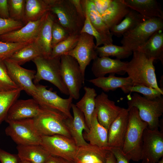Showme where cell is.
<instances>
[{
  "instance_id": "obj_47",
  "label": "cell",
  "mask_w": 163,
  "mask_h": 163,
  "mask_svg": "<svg viewBox=\"0 0 163 163\" xmlns=\"http://www.w3.org/2000/svg\"><path fill=\"white\" fill-rule=\"evenodd\" d=\"M74 5L76 10L79 14L85 19V12L81 0H70Z\"/></svg>"
},
{
  "instance_id": "obj_8",
  "label": "cell",
  "mask_w": 163,
  "mask_h": 163,
  "mask_svg": "<svg viewBox=\"0 0 163 163\" xmlns=\"http://www.w3.org/2000/svg\"><path fill=\"white\" fill-rule=\"evenodd\" d=\"M5 132L18 145H40L41 136L36 129L33 119H27L7 122Z\"/></svg>"
},
{
  "instance_id": "obj_13",
  "label": "cell",
  "mask_w": 163,
  "mask_h": 163,
  "mask_svg": "<svg viewBox=\"0 0 163 163\" xmlns=\"http://www.w3.org/2000/svg\"><path fill=\"white\" fill-rule=\"evenodd\" d=\"M3 61L12 81L18 88L34 98L37 91L33 82L36 72L22 67L8 59Z\"/></svg>"
},
{
  "instance_id": "obj_43",
  "label": "cell",
  "mask_w": 163,
  "mask_h": 163,
  "mask_svg": "<svg viewBox=\"0 0 163 163\" xmlns=\"http://www.w3.org/2000/svg\"><path fill=\"white\" fill-rule=\"evenodd\" d=\"M25 24L21 21L0 18V36L8 33L18 29Z\"/></svg>"
},
{
  "instance_id": "obj_21",
  "label": "cell",
  "mask_w": 163,
  "mask_h": 163,
  "mask_svg": "<svg viewBox=\"0 0 163 163\" xmlns=\"http://www.w3.org/2000/svg\"><path fill=\"white\" fill-rule=\"evenodd\" d=\"M127 62L109 57L97 56L93 60L91 71L96 78L104 77L107 74L125 73Z\"/></svg>"
},
{
  "instance_id": "obj_17",
  "label": "cell",
  "mask_w": 163,
  "mask_h": 163,
  "mask_svg": "<svg viewBox=\"0 0 163 163\" xmlns=\"http://www.w3.org/2000/svg\"><path fill=\"white\" fill-rule=\"evenodd\" d=\"M128 108L122 109L108 129V144L109 148L122 149L129 120Z\"/></svg>"
},
{
  "instance_id": "obj_10",
  "label": "cell",
  "mask_w": 163,
  "mask_h": 163,
  "mask_svg": "<svg viewBox=\"0 0 163 163\" xmlns=\"http://www.w3.org/2000/svg\"><path fill=\"white\" fill-rule=\"evenodd\" d=\"M40 145L50 155L72 161L78 147L72 138L59 134L42 136Z\"/></svg>"
},
{
  "instance_id": "obj_49",
  "label": "cell",
  "mask_w": 163,
  "mask_h": 163,
  "mask_svg": "<svg viewBox=\"0 0 163 163\" xmlns=\"http://www.w3.org/2000/svg\"><path fill=\"white\" fill-rule=\"evenodd\" d=\"M105 163H116L115 157L110 151L107 156Z\"/></svg>"
},
{
  "instance_id": "obj_52",
  "label": "cell",
  "mask_w": 163,
  "mask_h": 163,
  "mask_svg": "<svg viewBox=\"0 0 163 163\" xmlns=\"http://www.w3.org/2000/svg\"><path fill=\"white\" fill-rule=\"evenodd\" d=\"M157 163H163V157L162 159L159 161Z\"/></svg>"
},
{
  "instance_id": "obj_23",
  "label": "cell",
  "mask_w": 163,
  "mask_h": 163,
  "mask_svg": "<svg viewBox=\"0 0 163 163\" xmlns=\"http://www.w3.org/2000/svg\"><path fill=\"white\" fill-rule=\"evenodd\" d=\"M130 9L124 4L123 0H108L100 16L110 29L120 23Z\"/></svg>"
},
{
  "instance_id": "obj_44",
  "label": "cell",
  "mask_w": 163,
  "mask_h": 163,
  "mask_svg": "<svg viewBox=\"0 0 163 163\" xmlns=\"http://www.w3.org/2000/svg\"><path fill=\"white\" fill-rule=\"evenodd\" d=\"M0 161L1 163H20L18 155L11 154L0 148Z\"/></svg>"
},
{
  "instance_id": "obj_35",
  "label": "cell",
  "mask_w": 163,
  "mask_h": 163,
  "mask_svg": "<svg viewBox=\"0 0 163 163\" xmlns=\"http://www.w3.org/2000/svg\"><path fill=\"white\" fill-rule=\"evenodd\" d=\"M22 90L20 88L0 92V125L5 120L12 105L18 100Z\"/></svg>"
},
{
  "instance_id": "obj_34",
  "label": "cell",
  "mask_w": 163,
  "mask_h": 163,
  "mask_svg": "<svg viewBox=\"0 0 163 163\" xmlns=\"http://www.w3.org/2000/svg\"><path fill=\"white\" fill-rule=\"evenodd\" d=\"M96 50L99 57H115L120 59L129 57L133 52L123 46H118L113 44L96 47Z\"/></svg>"
},
{
  "instance_id": "obj_9",
  "label": "cell",
  "mask_w": 163,
  "mask_h": 163,
  "mask_svg": "<svg viewBox=\"0 0 163 163\" xmlns=\"http://www.w3.org/2000/svg\"><path fill=\"white\" fill-rule=\"evenodd\" d=\"M60 70L62 78L69 91V97L78 99L80 90L85 83V77L78 62L69 55H62L60 57Z\"/></svg>"
},
{
  "instance_id": "obj_27",
  "label": "cell",
  "mask_w": 163,
  "mask_h": 163,
  "mask_svg": "<svg viewBox=\"0 0 163 163\" xmlns=\"http://www.w3.org/2000/svg\"><path fill=\"white\" fill-rule=\"evenodd\" d=\"M18 155L21 161L44 163L50 154L40 145H18Z\"/></svg>"
},
{
  "instance_id": "obj_5",
  "label": "cell",
  "mask_w": 163,
  "mask_h": 163,
  "mask_svg": "<svg viewBox=\"0 0 163 163\" xmlns=\"http://www.w3.org/2000/svg\"><path fill=\"white\" fill-rule=\"evenodd\" d=\"M32 61L37 68L33 81L35 85L42 80H46L56 86L62 93L69 95L61 75L60 57L53 58L40 56Z\"/></svg>"
},
{
  "instance_id": "obj_12",
  "label": "cell",
  "mask_w": 163,
  "mask_h": 163,
  "mask_svg": "<svg viewBox=\"0 0 163 163\" xmlns=\"http://www.w3.org/2000/svg\"><path fill=\"white\" fill-rule=\"evenodd\" d=\"M37 92L33 98L42 107L48 108L58 111L69 118L73 119L70 110L73 98L69 97L64 99L58 95L56 91L47 88V86L40 84L36 85Z\"/></svg>"
},
{
  "instance_id": "obj_45",
  "label": "cell",
  "mask_w": 163,
  "mask_h": 163,
  "mask_svg": "<svg viewBox=\"0 0 163 163\" xmlns=\"http://www.w3.org/2000/svg\"><path fill=\"white\" fill-rule=\"evenodd\" d=\"M109 150L113 154L116 163H129V160L123 153L121 149L117 148H109Z\"/></svg>"
},
{
  "instance_id": "obj_39",
  "label": "cell",
  "mask_w": 163,
  "mask_h": 163,
  "mask_svg": "<svg viewBox=\"0 0 163 163\" xmlns=\"http://www.w3.org/2000/svg\"><path fill=\"white\" fill-rule=\"evenodd\" d=\"M8 4L10 18L23 22L25 0H8Z\"/></svg>"
},
{
  "instance_id": "obj_6",
  "label": "cell",
  "mask_w": 163,
  "mask_h": 163,
  "mask_svg": "<svg viewBox=\"0 0 163 163\" xmlns=\"http://www.w3.org/2000/svg\"><path fill=\"white\" fill-rule=\"evenodd\" d=\"M41 107V113L33 118L35 126L40 134L41 136L59 134L71 138L66 123L69 117L58 111Z\"/></svg>"
},
{
  "instance_id": "obj_29",
  "label": "cell",
  "mask_w": 163,
  "mask_h": 163,
  "mask_svg": "<svg viewBox=\"0 0 163 163\" xmlns=\"http://www.w3.org/2000/svg\"><path fill=\"white\" fill-rule=\"evenodd\" d=\"M84 90L85 91L84 96L75 105L83 113L86 124L89 128L95 110V99L97 94L94 88L85 86Z\"/></svg>"
},
{
  "instance_id": "obj_38",
  "label": "cell",
  "mask_w": 163,
  "mask_h": 163,
  "mask_svg": "<svg viewBox=\"0 0 163 163\" xmlns=\"http://www.w3.org/2000/svg\"><path fill=\"white\" fill-rule=\"evenodd\" d=\"M31 40L22 43H12L0 41V59H8L15 52L33 42Z\"/></svg>"
},
{
  "instance_id": "obj_31",
  "label": "cell",
  "mask_w": 163,
  "mask_h": 163,
  "mask_svg": "<svg viewBox=\"0 0 163 163\" xmlns=\"http://www.w3.org/2000/svg\"><path fill=\"white\" fill-rule=\"evenodd\" d=\"M145 20L138 12L130 9L123 19L112 26L110 30L113 35L120 37Z\"/></svg>"
},
{
  "instance_id": "obj_25",
  "label": "cell",
  "mask_w": 163,
  "mask_h": 163,
  "mask_svg": "<svg viewBox=\"0 0 163 163\" xmlns=\"http://www.w3.org/2000/svg\"><path fill=\"white\" fill-rule=\"evenodd\" d=\"M88 81L107 92L114 91L120 88L124 93L127 94L128 93V88L133 85L129 77H117L114 74H110L108 77L96 78L89 80Z\"/></svg>"
},
{
  "instance_id": "obj_26",
  "label": "cell",
  "mask_w": 163,
  "mask_h": 163,
  "mask_svg": "<svg viewBox=\"0 0 163 163\" xmlns=\"http://www.w3.org/2000/svg\"><path fill=\"white\" fill-rule=\"evenodd\" d=\"M85 139L89 144L100 148L108 149V129L98 121L95 110L93 114L89 131L85 132Z\"/></svg>"
},
{
  "instance_id": "obj_48",
  "label": "cell",
  "mask_w": 163,
  "mask_h": 163,
  "mask_svg": "<svg viewBox=\"0 0 163 163\" xmlns=\"http://www.w3.org/2000/svg\"><path fill=\"white\" fill-rule=\"evenodd\" d=\"M44 163H63V159L50 155Z\"/></svg>"
},
{
  "instance_id": "obj_50",
  "label": "cell",
  "mask_w": 163,
  "mask_h": 163,
  "mask_svg": "<svg viewBox=\"0 0 163 163\" xmlns=\"http://www.w3.org/2000/svg\"><path fill=\"white\" fill-rule=\"evenodd\" d=\"M160 88L163 91V75L161 76L160 81Z\"/></svg>"
},
{
  "instance_id": "obj_28",
  "label": "cell",
  "mask_w": 163,
  "mask_h": 163,
  "mask_svg": "<svg viewBox=\"0 0 163 163\" xmlns=\"http://www.w3.org/2000/svg\"><path fill=\"white\" fill-rule=\"evenodd\" d=\"M162 30L155 32L137 50L144 53L149 58L159 59L163 64V33Z\"/></svg>"
},
{
  "instance_id": "obj_7",
  "label": "cell",
  "mask_w": 163,
  "mask_h": 163,
  "mask_svg": "<svg viewBox=\"0 0 163 163\" xmlns=\"http://www.w3.org/2000/svg\"><path fill=\"white\" fill-rule=\"evenodd\" d=\"M163 29L162 19L155 18L145 20L123 34L120 43L122 46L133 52L144 44L155 32Z\"/></svg>"
},
{
  "instance_id": "obj_33",
  "label": "cell",
  "mask_w": 163,
  "mask_h": 163,
  "mask_svg": "<svg viewBox=\"0 0 163 163\" xmlns=\"http://www.w3.org/2000/svg\"><path fill=\"white\" fill-rule=\"evenodd\" d=\"M40 56L42 55L34 41L15 52L8 59L21 66Z\"/></svg>"
},
{
  "instance_id": "obj_3",
  "label": "cell",
  "mask_w": 163,
  "mask_h": 163,
  "mask_svg": "<svg viewBox=\"0 0 163 163\" xmlns=\"http://www.w3.org/2000/svg\"><path fill=\"white\" fill-rule=\"evenodd\" d=\"M127 98L128 108L136 107L139 117L147 124L148 128L158 129L159 118L163 113L162 95L151 100L135 93L131 96L128 95Z\"/></svg>"
},
{
  "instance_id": "obj_22",
  "label": "cell",
  "mask_w": 163,
  "mask_h": 163,
  "mask_svg": "<svg viewBox=\"0 0 163 163\" xmlns=\"http://www.w3.org/2000/svg\"><path fill=\"white\" fill-rule=\"evenodd\" d=\"M110 151L89 143L78 147L73 162L74 163H105Z\"/></svg>"
},
{
  "instance_id": "obj_53",
  "label": "cell",
  "mask_w": 163,
  "mask_h": 163,
  "mask_svg": "<svg viewBox=\"0 0 163 163\" xmlns=\"http://www.w3.org/2000/svg\"><path fill=\"white\" fill-rule=\"evenodd\" d=\"M20 163H31L28 162H27L25 161H21Z\"/></svg>"
},
{
  "instance_id": "obj_15",
  "label": "cell",
  "mask_w": 163,
  "mask_h": 163,
  "mask_svg": "<svg viewBox=\"0 0 163 163\" xmlns=\"http://www.w3.org/2000/svg\"><path fill=\"white\" fill-rule=\"evenodd\" d=\"M122 107L115 104L104 92L97 95L95 99V110L99 123L108 129L120 112Z\"/></svg>"
},
{
  "instance_id": "obj_11",
  "label": "cell",
  "mask_w": 163,
  "mask_h": 163,
  "mask_svg": "<svg viewBox=\"0 0 163 163\" xmlns=\"http://www.w3.org/2000/svg\"><path fill=\"white\" fill-rule=\"evenodd\" d=\"M163 156V132L147 128L143 135L142 163H157Z\"/></svg>"
},
{
  "instance_id": "obj_24",
  "label": "cell",
  "mask_w": 163,
  "mask_h": 163,
  "mask_svg": "<svg viewBox=\"0 0 163 163\" xmlns=\"http://www.w3.org/2000/svg\"><path fill=\"white\" fill-rule=\"evenodd\" d=\"M130 9L138 12L145 19L155 18L163 19V12L155 0H123Z\"/></svg>"
},
{
  "instance_id": "obj_51",
  "label": "cell",
  "mask_w": 163,
  "mask_h": 163,
  "mask_svg": "<svg viewBox=\"0 0 163 163\" xmlns=\"http://www.w3.org/2000/svg\"><path fill=\"white\" fill-rule=\"evenodd\" d=\"M63 163H74L73 161H68L63 159Z\"/></svg>"
},
{
  "instance_id": "obj_42",
  "label": "cell",
  "mask_w": 163,
  "mask_h": 163,
  "mask_svg": "<svg viewBox=\"0 0 163 163\" xmlns=\"http://www.w3.org/2000/svg\"><path fill=\"white\" fill-rule=\"evenodd\" d=\"M71 34L68 31L59 23L56 19L53 23L52 27V48L67 38Z\"/></svg>"
},
{
  "instance_id": "obj_32",
  "label": "cell",
  "mask_w": 163,
  "mask_h": 163,
  "mask_svg": "<svg viewBox=\"0 0 163 163\" xmlns=\"http://www.w3.org/2000/svg\"><path fill=\"white\" fill-rule=\"evenodd\" d=\"M81 2L85 12L93 26L100 33L112 37V34L97 11L92 0H82Z\"/></svg>"
},
{
  "instance_id": "obj_36",
  "label": "cell",
  "mask_w": 163,
  "mask_h": 163,
  "mask_svg": "<svg viewBox=\"0 0 163 163\" xmlns=\"http://www.w3.org/2000/svg\"><path fill=\"white\" fill-rule=\"evenodd\" d=\"M79 35H71L55 46L52 48L50 57L53 58L60 57L72 50L77 44Z\"/></svg>"
},
{
  "instance_id": "obj_30",
  "label": "cell",
  "mask_w": 163,
  "mask_h": 163,
  "mask_svg": "<svg viewBox=\"0 0 163 163\" xmlns=\"http://www.w3.org/2000/svg\"><path fill=\"white\" fill-rule=\"evenodd\" d=\"M50 11V6L47 0H25L23 23L37 21L47 12Z\"/></svg>"
},
{
  "instance_id": "obj_14",
  "label": "cell",
  "mask_w": 163,
  "mask_h": 163,
  "mask_svg": "<svg viewBox=\"0 0 163 163\" xmlns=\"http://www.w3.org/2000/svg\"><path fill=\"white\" fill-rule=\"evenodd\" d=\"M96 47L92 36L86 33H81L76 46L66 54L72 57L77 61L84 77L87 66L91 60L98 56Z\"/></svg>"
},
{
  "instance_id": "obj_20",
  "label": "cell",
  "mask_w": 163,
  "mask_h": 163,
  "mask_svg": "<svg viewBox=\"0 0 163 163\" xmlns=\"http://www.w3.org/2000/svg\"><path fill=\"white\" fill-rule=\"evenodd\" d=\"M56 18L50 11L45 14L37 36L34 42L42 56L50 57L52 50L51 30L52 25Z\"/></svg>"
},
{
  "instance_id": "obj_18",
  "label": "cell",
  "mask_w": 163,
  "mask_h": 163,
  "mask_svg": "<svg viewBox=\"0 0 163 163\" xmlns=\"http://www.w3.org/2000/svg\"><path fill=\"white\" fill-rule=\"evenodd\" d=\"M45 14L37 21L29 22L18 29L0 36V41L8 42L22 43L35 40Z\"/></svg>"
},
{
  "instance_id": "obj_1",
  "label": "cell",
  "mask_w": 163,
  "mask_h": 163,
  "mask_svg": "<svg viewBox=\"0 0 163 163\" xmlns=\"http://www.w3.org/2000/svg\"><path fill=\"white\" fill-rule=\"evenodd\" d=\"M133 53L131 60L127 62L125 72L133 85H143L163 91L158 84L153 65L155 60L148 58L139 51H134Z\"/></svg>"
},
{
  "instance_id": "obj_4",
  "label": "cell",
  "mask_w": 163,
  "mask_h": 163,
  "mask_svg": "<svg viewBox=\"0 0 163 163\" xmlns=\"http://www.w3.org/2000/svg\"><path fill=\"white\" fill-rule=\"evenodd\" d=\"M50 11L71 35L80 34L85 19L78 13L70 0H47Z\"/></svg>"
},
{
  "instance_id": "obj_2",
  "label": "cell",
  "mask_w": 163,
  "mask_h": 163,
  "mask_svg": "<svg viewBox=\"0 0 163 163\" xmlns=\"http://www.w3.org/2000/svg\"><path fill=\"white\" fill-rule=\"evenodd\" d=\"M129 117L128 126L122 149L124 155L129 160H141L142 137L147 124L139 117L135 107L128 108Z\"/></svg>"
},
{
  "instance_id": "obj_19",
  "label": "cell",
  "mask_w": 163,
  "mask_h": 163,
  "mask_svg": "<svg viewBox=\"0 0 163 163\" xmlns=\"http://www.w3.org/2000/svg\"><path fill=\"white\" fill-rule=\"evenodd\" d=\"M71 108L73 118L71 119L68 118L66 121L71 137L77 146L87 145L89 143L85 139L83 132L84 131L85 133H88L89 128L86 124L84 115L75 104L72 103Z\"/></svg>"
},
{
  "instance_id": "obj_40",
  "label": "cell",
  "mask_w": 163,
  "mask_h": 163,
  "mask_svg": "<svg viewBox=\"0 0 163 163\" xmlns=\"http://www.w3.org/2000/svg\"><path fill=\"white\" fill-rule=\"evenodd\" d=\"M18 88L10 77L4 61L0 59V92L9 91Z\"/></svg>"
},
{
  "instance_id": "obj_37",
  "label": "cell",
  "mask_w": 163,
  "mask_h": 163,
  "mask_svg": "<svg viewBox=\"0 0 163 163\" xmlns=\"http://www.w3.org/2000/svg\"><path fill=\"white\" fill-rule=\"evenodd\" d=\"M84 23L80 32L86 33L92 36L96 40V47L101 45L113 44L112 37L102 34L98 32L91 24L87 14L85 13Z\"/></svg>"
},
{
  "instance_id": "obj_16",
  "label": "cell",
  "mask_w": 163,
  "mask_h": 163,
  "mask_svg": "<svg viewBox=\"0 0 163 163\" xmlns=\"http://www.w3.org/2000/svg\"><path fill=\"white\" fill-rule=\"evenodd\" d=\"M42 108L34 98L17 100L10 108L5 121L33 119L41 112Z\"/></svg>"
},
{
  "instance_id": "obj_46",
  "label": "cell",
  "mask_w": 163,
  "mask_h": 163,
  "mask_svg": "<svg viewBox=\"0 0 163 163\" xmlns=\"http://www.w3.org/2000/svg\"><path fill=\"white\" fill-rule=\"evenodd\" d=\"M0 18L5 19L10 18L8 0H0Z\"/></svg>"
},
{
  "instance_id": "obj_41",
  "label": "cell",
  "mask_w": 163,
  "mask_h": 163,
  "mask_svg": "<svg viewBox=\"0 0 163 163\" xmlns=\"http://www.w3.org/2000/svg\"><path fill=\"white\" fill-rule=\"evenodd\" d=\"M128 93L135 92L142 94L143 97L151 100L155 99L163 95V91L155 88L141 85H133L127 89Z\"/></svg>"
}]
</instances>
